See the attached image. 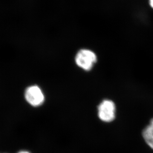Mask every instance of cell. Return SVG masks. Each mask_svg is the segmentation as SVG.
I'll return each mask as SVG.
<instances>
[{
	"label": "cell",
	"mask_w": 153,
	"mask_h": 153,
	"mask_svg": "<svg viewBox=\"0 0 153 153\" xmlns=\"http://www.w3.org/2000/svg\"><path fill=\"white\" fill-rule=\"evenodd\" d=\"M97 60L95 53L90 50H81L75 56V62L77 65L86 71L91 70L97 62Z\"/></svg>",
	"instance_id": "1"
},
{
	"label": "cell",
	"mask_w": 153,
	"mask_h": 153,
	"mask_svg": "<svg viewBox=\"0 0 153 153\" xmlns=\"http://www.w3.org/2000/svg\"><path fill=\"white\" fill-rule=\"evenodd\" d=\"M116 106L111 100H105L98 107V116L102 121L110 123L115 118Z\"/></svg>",
	"instance_id": "2"
},
{
	"label": "cell",
	"mask_w": 153,
	"mask_h": 153,
	"mask_svg": "<svg viewBox=\"0 0 153 153\" xmlns=\"http://www.w3.org/2000/svg\"><path fill=\"white\" fill-rule=\"evenodd\" d=\"M25 98L27 102L34 107L41 105L45 99L43 93L40 87L36 85L31 86L26 89Z\"/></svg>",
	"instance_id": "3"
},
{
	"label": "cell",
	"mask_w": 153,
	"mask_h": 153,
	"mask_svg": "<svg viewBox=\"0 0 153 153\" xmlns=\"http://www.w3.org/2000/svg\"><path fill=\"white\" fill-rule=\"evenodd\" d=\"M142 135L147 144L153 150V132L149 126L144 129Z\"/></svg>",
	"instance_id": "4"
},
{
	"label": "cell",
	"mask_w": 153,
	"mask_h": 153,
	"mask_svg": "<svg viewBox=\"0 0 153 153\" xmlns=\"http://www.w3.org/2000/svg\"><path fill=\"white\" fill-rule=\"evenodd\" d=\"M149 126L150 127L151 129L153 132V119L151 120Z\"/></svg>",
	"instance_id": "5"
},
{
	"label": "cell",
	"mask_w": 153,
	"mask_h": 153,
	"mask_svg": "<svg viewBox=\"0 0 153 153\" xmlns=\"http://www.w3.org/2000/svg\"><path fill=\"white\" fill-rule=\"evenodd\" d=\"M149 4L151 7L153 9V0H149Z\"/></svg>",
	"instance_id": "6"
},
{
	"label": "cell",
	"mask_w": 153,
	"mask_h": 153,
	"mask_svg": "<svg viewBox=\"0 0 153 153\" xmlns=\"http://www.w3.org/2000/svg\"><path fill=\"white\" fill-rule=\"evenodd\" d=\"M18 153H29L28 152H27V151H20V152H19Z\"/></svg>",
	"instance_id": "7"
}]
</instances>
